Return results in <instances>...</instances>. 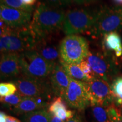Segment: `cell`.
Segmentation results:
<instances>
[{"instance_id":"1","label":"cell","mask_w":122,"mask_h":122,"mask_svg":"<svg viewBox=\"0 0 122 122\" xmlns=\"http://www.w3.org/2000/svg\"><path fill=\"white\" fill-rule=\"evenodd\" d=\"M65 13L62 9L39 2L35 9L29 25L37 41L50 37L63 29Z\"/></svg>"},{"instance_id":"2","label":"cell","mask_w":122,"mask_h":122,"mask_svg":"<svg viewBox=\"0 0 122 122\" xmlns=\"http://www.w3.org/2000/svg\"><path fill=\"white\" fill-rule=\"evenodd\" d=\"M0 30L1 54H19L27 50L34 49L37 39L30 30L29 25L19 28H11L1 20Z\"/></svg>"},{"instance_id":"3","label":"cell","mask_w":122,"mask_h":122,"mask_svg":"<svg viewBox=\"0 0 122 122\" xmlns=\"http://www.w3.org/2000/svg\"><path fill=\"white\" fill-rule=\"evenodd\" d=\"M122 29V6L105 5L97 9L95 22L88 33L92 37L98 38Z\"/></svg>"},{"instance_id":"4","label":"cell","mask_w":122,"mask_h":122,"mask_svg":"<svg viewBox=\"0 0 122 122\" xmlns=\"http://www.w3.org/2000/svg\"><path fill=\"white\" fill-rule=\"evenodd\" d=\"M114 54L106 51L90 50L86 60L95 76L111 84L120 73V66Z\"/></svg>"},{"instance_id":"5","label":"cell","mask_w":122,"mask_h":122,"mask_svg":"<svg viewBox=\"0 0 122 122\" xmlns=\"http://www.w3.org/2000/svg\"><path fill=\"white\" fill-rule=\"evenodd\" d=\"M19 61L22 75L32 78H49L57 63L49 62L35 50L19 53Z\"/></svg>"},{"instance_id":"6","label":"cell","mask_w":122,"mask_h":122,"mask_svg":"<svg viewBox=\"0 0 122 122\" xmlns=\"http://www.w3.org/2000/svg\"><path fill=\"white\" fill-rule=\"evenodd\" d=\"M97 10L75 8L65 13L63 30L67 35L88 32L95 22Z\"/></svg>"},{"instance_id":"7","label":"cell","mask_w":122,"mask_h":122,"mask_svg":"<svg viewBox=\"0 0 122 122\" xmlns=\"http://www.w3.org/2000/svg\"><path fill=\"white\" fill-rule=\"evenodd\" d=\"M61 59L68 64L79 65L89 53V44L83 36L67 35L59 46Z\"/></svg>"},{"instance_id":"8","label":"cell","mask_w":122,"mask_h":122,"mask_svg":"<svg viewBox=\"0 0 122 122\" xmlns=\"http://www.w3.org/2000/svg\"><path fill=\"white\" fill-rule=\"evenodd\" d=\"M23 97H42L50 101L54 98L49 78L39 79L29 77L21 74L11 81Z\"/></svg>"},{"instance_id":"9","label":"cell","mask_w":122,"mask_h":122,"mask_svg":"<svg viewBox=\"0 0 122 122\" xmlns=\"http://www.w3.org/2000/svg\"><path fill=\"white\" fill-rule=\"evenodd\" d=\"M84 84L89 94L91 106L100 105L108 108L114 104V96L108 82L95 76Z\"/></svg>"},{"instance_id":"10","label":"cell","mask_w":122,"mask_h":122,"mask_svg":"<svg viewBox=\"0 0 122 122\" xmlns=\"http://www.w3.org/2000/svg\"><path fill=\"white\" fill-rule=\"evenodd\" d=\"M62 98L68 107L77 111H84L91 106L89 94L84 83L71 77L68 87Z\"/></svg>"},{"instance_id":"11","label":"cell","mask_w":122,"mask_h":122,"mask_svg":"<svg viewBox=\"0 0 122 122\" xmlns=\"http://www.w3.org/2000/svg\"><path fill=\"white\" fill-rule=\"evenodd\" d=\"M32 13L0 5V19L11 28H19L29 25Z\"/></svg>"},{"instance_id":"12","label":"cell","mask_w":122,"mask_h":122,"mask_svg":"<svg viewBox=\"0 0 122 122\" xmlns=\"http://www.w3.org/2000/svg\"><path fill=\"white\" fill-rule=\"evenodd\" d=\"M22 74L18 53L1 54L0 76L1 80H11Z\"/></svg>"},{"instance_id":"13","label":"cell","mask_w":122,"mask_h":122,"mask_svg":"<svg viewBox=\"0 0 122 122\" xmlns=\"http://www.w3.org/2000/svg\"><path fill=\"white\" fill-rule=\"evenodd\" d=\"M49 81L54 97L63 98L69 85L70 77L59 62L55 66L49 76Z\"/></svg>"},{"instance_id":"14","label":"cell","mask_w":122,"mask_h":122,"mask_svg":"<svg viewBox=\"0 0 122 122\" xmlns=\"http://www.w3.org/2000/svg\"><path fill=\"white\" fill-rule=\"evenodd\" d=\"M49 101L42 97H23L17 106L11 110L13 113L22 115L33 111L46 109L50 105Z\"/></svg>"},{"instance_id":"15","label":"cell","mask_w":122,"mask_h":122,"mask_svg":"<svg viewBox=\"0 0 122 122\" xmlns=\"http://www.w3.org/2000/svg\"><path fill=\"white\" fill-rule=\"evenodd\" d=\"M50 38L51 36L37 41L33 50L46 61L57 63L61 59L59 48L53 43Z\"/></svg>"},{"instance_id":"16","label":"cell","mask_w":122,"mask_h":122,"mask_svg":"<svg viewBox=\"0 0 122 122\" xmlns=\"http://www.w3.org/2000/svg\"><path fill=\"white\" fill-rule=\"evenodd\" d=\"M102 50L114 54L117 58L122 56V39L117 32H112L103 36Z\"/></svg>"},{"instance_id":"17","label":"cell","mask_w":122,"mask_h":122,"mask_svg":"<svg viewBox=\"0 0 122 122\" xmlns=\"http://www.w3.org/2000/svg\"><path fill=\"white\" fill-rule=\"evenodd\" d=\"M67 103L60 97H54L50 103L48 110L50 113L58 117L64 122L72 118L76 114L75 111L67 110Z\"/></svg>"},{"instance_id":"18","label":"cell","mask_w":122,"mask_h":122,"mask_svg":"<svg viewBox=\"0 0 122 122\" xmlns=\"http://www.w3.org/2000/svg\"><path fill=\"white\" fill-rule=\"evenodd\" d=\"M59 63L63 67L64 70L69 77L74 80L86 83L89 81V79L81 70L79 65H72L65 63L60 59Z\"/></svg>"},{"instance_id":"19","label":"cell","mask_w":122,"mask_h":122,"mask_svg":"<svg viewBox=\"0 0 122 122\" xmlns=\"http://www.w3.org/2000/svg\"><path fill=\"white\" fill-rule=\"evenodd\" d=\"M51 114L47 108L22 115V122H50Z\"/></svg>"},{"instance_id":"20","label":"cell","mask_w":122,"mask_h":122,"mask_svg":"<svg viewBox=\"0 0 122 122\" xmlns=\"http://www.w3.org/2000/svg\"><path fill=\"white\" fill-rule=\"evenodd\" d=\"M110 86L114 96V104L119 107L122 105V76L116 77L111 82Z\"/></svg>"},{"instance_id":"21","label":"cell","mask_w":122,"mask_h":122,"mask_svg":"<svg viewBox=\"0 0 122 122\" xmlns=\"http://www.w3.org/2000/svg\"><path fill=\"white\" fill-rule=\"evenodd\" d=\"M91 114L93 122H110L107 108L100 105L91 106Z\"/></svg>"},{"instance_id":"22","label":"cell","mask_w":122,"mask_h":122,"mask_svg":"<svg viewBox=\"0 0 122 122\" xmlns=\"http://www.w3.org/2000/svg\"><path fill=\"white\" fill-rule=\"evenodd\" d=\"M23 97L17 91L15 93L11 95L1 97L0 100L3 107L12 110L20 102Z\"/></svg>"},{"instance_id":"23","label":"cell","mask_w":122,"mask_h":122,"mask_svg":"<svg viewBox=\"0 0 122 122\" xmlns=\"http://www.w3.org/2000/svg\"><path fill=\"white\" fill-rule=\"evenodd\" d=\"M1 4L11 8L23 10L30 13H32L35 9L33 6L27 5L24 4L22 0H1Z\"/></svg>"},{"instance_id":"24","label":"cell","mask_w":122,"mask_h":122,"mask_svg":"<svg viewBox=\"0 0 122 122\" xmlns=\"http://www.w3.org/2000/svg\"><path fill=\"white\" fill-rule=\"evenodd\" d=\"M18 91L17 87L13 82H2L0 84V96L5 97L15 93Z\"/></svg>"},{"instance_id":"25","label":"cell","mask_w":122,"mask_h":122,"mask_svg":"<svg viewBox=\"0 0 122 122\" xmlns=\"http://www.w3.org/2000/svg\"><path fill=\"white\" fill-rule=\"evenodd\" d=\"M107 112L110 122H122V115L115 104H112L107 108Z\"/></svg>"},{"instance_id":"26","label":"cell","mask_w":122,"mask_h":122,"mask_svg":"<svg viewBox=\"0 0 122 122\" xmlns=\"http://www.w3.org/2000/svg\"><path fill=\"white\" fill-rule=\"evenodd\" d=\"M43 1L48 5L60 9L69 6L73 2V0H43Z\"/></svg>"},{"instance_id":"27","label":"cell","mask_w":122,"mask_h":122,"mask_svg":"<svg viewBox=\"0 0 122 122\" xmlns=\"http://www.w3.org/2000/svg\"><path fill=\"white\" fill-rule=\"evenodd\" d=\"M79 66L81 70H82V71L84 72V74L87 76L89 81L96 76L94 72L92 69L91 66L89 65V64L85 59L82 61L80 64H79Z\"/></svg>"},{"instance_id":"28","label":"cell","mask_w":122,"mask_h":122,"mask_svg":"<svg viewBox=\"0 0 122 122\" xmlns=\"http://www.w3.org/2000/svg\"><path fill=\"white\" fill-rule=\"evenodd\" d=\"M66 122H84L80 114L76 113L75 114V115L72 118L68 119L66 121Z\"/></svg>"},{"instance_id":"29","label":"cell","mask_w":122,"mask_h":122,"mask_svg":"<svg viewBox=\"0 0 122 122\" xmlns=\"http://www.w3.org/2000/svg\"><path fill=\"white\" fill-rule=\"evenodd\" d=\"M98 0H73V2L79 5H88L91 3L96 2Z\"/></svg>"},{"instance_id":"30","label":"cell","mask_w":122,"mask_h":122,"mask_svg":"<svg viewBox=\"0 0 122 122\" xmlns=\"http://www.w3.org/2000/svg\"><path fill=\"white\" fill-rule=\"evenodd\" d=\"M7 115L4 111L0 112V122H6Z\"/></svg>"},{"instance_id":"31","label":"cell","mask_w":122,"mask_h":122,"mask_svg":"<svg viewBox=\"0 0 122 122\" xmlns=\"http://www.w3.org/2000/svg\"><path fill=\"white\" fill-rule=\"evenodd\" d=\"M50 122H66L63 121V120H61V119H59V118H58V117H56V116L53 115V114H51Z\"/></svg>"},{"instance_id":"32","label":"cell","mask_w":122,"mask_h":122,"mask_svg":"<svg viewBox=\"0 0 122 122\" xmlns=\"http://www.w3.org/2000/svg\"><path fill=\"white\" fill-rule=\"evenodd\" d=\"M6 122H21V121L16 118H15V117L7 115Z\"/></svg>"},{"instance_id":"33","label":"cell","mask_w":122,"mask_h":122,"mask_svg":"<svg viewBox=\"0 0 122 122\" xmlns=\"http://www.w3.org/2000/svg\"><path fill=\"white\" fill-rule=\"evenodd\" d=\"M22 1L27 5L33 6V5L35 4V3L37 2V0H22Z\"/></svg>"},{"instance_id":"34","label":"cell","mask_w":122,"mask_h":122,"mask_svg":"<svg viewBox=\"0 0 122 122\" xmlns=\"http://www.w3.org/2000/svg\"><path fill=\"white\" fill-rule=\"evenodd\" d=\"M114 2L118 5H122V0H113Z\"/></svg>"},{"instance_id":"35","label":"cell","mask_w":122,"mask_h":122,"mask_svg":"<svg viewBox=\"0 0 122 122\" xmlns=\"http://www.w3.org/2000/svg\"><path fill=\"white\" fill-rule=\"evenodd\" d=\"M118 109H119V111H120V113H121V114H122V105H121V106L119 107Z\"/></svg>"}]
</instances>
